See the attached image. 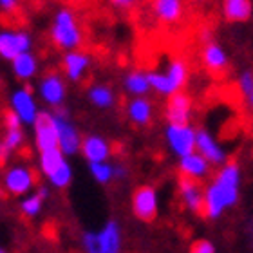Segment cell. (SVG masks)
Segmentation results:
<instances>
[{"instance_id": "6da1fadb", "label": "cell", "mask_w": 253, "mask_h": 253, "mask_svg": "<svg viewBox=\"0 0 253 253\" xmlns=\"http://www.w3.org/2000/svg\"><path fill=\"white\" fill-rule=\"evenodd\" d=\"M239 188H241V167L235 161L221 165L213 181L205 188V211L206 219L219 217L232 206L237 205Z\"/></svg>"}, {"instance_id": "7a4b0ae2", "label": "cell", "mask_w": 253, "mask_h": 253, "mask_svg": "<svg viewBox=\"0 0 253 253\" xmlns=\"http://www.w3.org/2000/svg\"><path fill=\"white\" fill-rule=\"evenodd\" d=\"M49 37H51V42L62 51H73V49L82 47L84 33L73 9L62 7L56 11L51 29H49Z\"/></svg>"}, {"instance_id": "3957f363", "label": "cell", "mask_w": 253, "mask_h": 253, "mask_svg": "<svg viewBox=\"0 0 253 253\" xmlns=\"http://www.w3.org/2000/svg\"><path fill=\"white\" fill-rule=\"evenodd\" d=\"M82 246L89 253L122 252V230L116 221H109L100 232H87L82 237Z\"/></svg>"}, {"instance_id": "277c9868", "label": "cell", "mask_w": 253, "mask_h": 253, "mask_svg": "<svg viewBox=\"0 0 253 253\" xmlns=\"http://www.w3.org/2000/svg\"><path fill=\"white\" fill-rule=\"evenodd\" d=\"M165 139L174 156L183 158L194 152L197 145V130L190 123H169L165 128Z\"/></svg>"}, {"instance_id": "5b68a950", "label": "cell", "mask_w": 253, "mask_h": 253, "mask_svg": "<svg viewBox=\"0 0 253 253\" xmlns=\"http://www.w3.org/2000/svg\"><path fill=\"white\" fill-rule=\"evenodd\" d=\"M130 206H132V213H134L136 219H139L143 222H152L158 217V208H159L156 188L150 185L137 186L132 192Z\"/></svg>"}, {"instance_id": "8992f818", "label": "cell", "mask_w": 253, "mask_h": 253, "mask_svg": "<svg viewBox=\"0 0 253 253\" xmlns=\"http://www.w3.org/2000/svg\"><path fill=\"white\" fill-rule=\"evenodd\" d=\"M33 38L29 33L22 31V29H2L0 31V56L5 62H13V60L22 53L31 51Z\"/></svg>"}, {"instance_id": "52a82bcc", "label": "cell", "mask_w": 253, "mask_h": 253, "mask_svg": "<svg viewBox=\"0 0 253 253\" xmlns=\"http://www.w3.org/2000/svg\"><path fill=\"white\" fill-rule=\"evenodd\" d=\"M54 114V122H56V130H58V145L65 156H74L76 152L82 150V141L84 137L80 136L78 128L73 125L69 120L65 111H56Z\"/></svg>"}, {"instance_id": "ba28073f", "label": "cell", "mask_w": 253, "mask_h": 253, "mask_svg": "<svg viewBox=\"0 0 253 253\" xmlns=\"http://www.w3.org/2000/svg\"><path fill=\"white\" fill-rule=\"evenodd\" d=\"M177 192H179L181 203L185 208L195 215H203L205 211V188L201 185V179L181 175L177 181Z\"/></svg>"}, {"instance_id": "9c48e42d", "label": "cell", "mask_w": 253, "mask_h": 253, "mask_svg": "<svg viewBox=\"0 0 253 253\" xmlns=\"http://www.w3.org/2000/svg\"><path fill=\"white\" fill-rule=\"evenodd\" d=\"M4 190L9 195H26L35 186V174L26 165H15L5 170L4 179H2Z\"/></svg>"}, {"instance_id": "30bf717a", "label": "cell", "mask_w": 253, "mask_h": 253, "mask_svg": "<svg viewBox=\"0 0 253 253\" xmlns=\"http://www.w3.org/2000/svg\"><path fill=\"white\" fill-rule=\"evenodd\" d=\"M33 128H35V145H37L38 152L60 147L58 130H56V122H54L53 112H40L37 122L33 123Z\"/></svg>"}, {"instance_id": "8fae6325", "label": "cell", "mask_w": 253, "mask_h": 253, "mask_svg": "<svg viewBox=\"0 0 253 253\" xmlns=\"http://www.w3.org/2000/svg\"><path fill=\"white\" fill-rule=\"evenodd\" d=\"M9 107L22 118L26 125H33L40 116V109L37 105L35 94L29 87H20L9 96Z\"/></svg>"}, {"instance_id": "7c38bea8", "label": "cell", "mask_w": 253, "mask_h": 253, "mask_svg": "<svg viewBox=\"0 0 253 253\" xmlns=\"http://www.w3.org/2000/svg\"><path fill=\"white\" fill-rule=\"evenodd\" d=\"M38 94H40V98H42V101L45 105L58 109L63 103V100H65V94H67L65 82L56 73L45 74L38 82Z\"/></svg>"}, {"instance_id": "4fadbf2b", "label": "cell", "mask_w": 253, "mask_h": 253, "mask_svg": "<svg viewBox=\"0 0 253 253\" xmlns=\"http://www.w3.org/2000/svg\"><path fill=\"white\" fill-rule=\"evenodd\" d=\"M192 96L181 89L174 94L169 96L167 100V109H165V116L169 123H188L192 116Z\"/></svg>"}, {"instance_id": "5bb4252c", "label": "cell", "mask_w": 253, "mask_h": 253, "mask_svg": "<svg viewBox=\"0 0 253 253\" xmlns=\"http://www.w3.org/2000/svg\"><path fill=\"white\" fill-rule=\"evenodd\" d=\"M152 13L159 24L175 26L185 15V4L183 0H152Z\"/></svg>"}, {"instance_id": "9a60e30c", "label": "cell", "mask_w": 253, "mask_h": 253, "mask_svg": "<svg viewBox=\"0 0 253 253\" xmlns=\"http://www.w3.org/2000/svg\"><path fill=\"white\" fill-rule=\"evenodd\" d=\"M63 73L71 82H78L84 78V74L89 71L90 67V56L80 49H73V51H65L62 60Z\"/></svg>"}, {"instance_id": "2e32d148", "label": "cell", "mask_w": 253, "mask_h": 253, "mask_svg": "<svg viewBox=\"0 0 253 253\" xmlns=\"http://www.w3.org/2000/svg\"><path fill=\"white\" fill-rule=\"evenodd\" d=\"M80 152H82V156H84L89 163L109 161L112 156V147L105 137L90 134V136L84 137V141H82V150H80Z\"/></svg>"}, {"instance_id": "e0dca14e", "label": "cell", "mask_w": 253, "mask_h": 253, "mask_svg": "<svg viewBox=\"0 0 253 253\" xmlns=\"http://www.w3.org/2000/svg\"><path fill=\"white\" fill-rule=\"evenodd\" d=\"M195 150L203 154L211 165H219L221 167V165L226 163V152H224V148L205 128L197 130V145H195Z\"/></svg>"}, {"instance_id": "ac0fdd59", "label": "cell", "mask_w": 253, "mask_h": 253, "mask_svg": "<svg viewBox=\"0 0 253 253\" xmlns=\"http://www.w3.org/2000/svg\"><path fill=\"white\" fill-rule=\"evenodd\" d=\"M201 62L205 65L206 71H210L211 74H222L226 73L228 69V54L226 51L215 42L205 43V47L201 51Z\"/></svg>"}, {"instance_id": "d6986e66", "label": "cell", "mask_w": 253, "mask_h": 253, "mask_svg": "<svg viewBox=\"0 0 253 253\" xmlns=\"http://www.w3.org/2000/svg\"><path fill=\"white\" fill-rule=\"evenodd\" d=\"M210 165L211 163L203 154L194 150V152L179 158V172L181 175H186V177L203 179V177H206V175L210 174Z\"/></svg>"}, {"instance_id": "ffe728a7", "label": "cell", "mask_w": 253, "mask_h": 253, "mask_svg": "<svg viewBox=\"0 0 253 253\" xmlns=\"http://www.w3.org/2000/svg\"><path fill=\"white\" fill-rule=\"evenodd\" d=\"M152 103L145 98V96H134L128 103H126V118L132 125L136 126H147L152 122Z\"/></svg>"}, {"instance_id": "44dd1931", "label": "cell", "mask_w": 253, "mask_h": 253, "mask_svg": "<svg viewBox=\"0 0 253 253\" xmlns=\"http://www.w3.org/2000/svg\"><path fill=\"white\" fill-rule=\"evenodd\" d=\"M253 13L252 0H222V15L228 22L241 24L250 20Z\"/></svg>"}, {"instance_id": "7402d4cb", "label": "cell", "mask_w": 253, "mask_h": 253, "mask_svg": "<svg viewBox=\"0 0 253 253\" xmlns=\"http://www.w3.org/2000/svg\"><path fill=\"white\" fill-rule=\"evenodd\" d=\"M11 69H13V74H15L16 78L27 82V80H31L37 76L38 60L31 51H27V53L18 54V56L11 62Z\"/></svg>"}, {"instance_id": "603a6c76", "label": "cell", "mask_w": 253, "mask_h": 253, "mask_svg": "<svg viewBox=\"0 0 253 253\" xmlns=\"http://www.w3.org/2000/svg\"><path fill=\"white\" fill-rule=\"evenodd\" d=\"M65 161H67V159H65V154L62 152L60 147L47 148V150L38 152V169H40V172H42L45 177L53 175Z\"/></svg>"}, {"instance_id": "cb8c5ba5", "label": "cell", "mask_w": 253, "mask_h": 253, "mask_svg": "<svg viewBox=\"0 0 253 253\" xmlns=\"http://www.w3.org/2000/svg\"><path fill=\"white\" fill-rule=\"evenodd\" d=\"M49 197V190L45 186H40V188L35 192V194L26 195L24 199L20 201V211L24 217H29V219H35L37 215H40V211L43 208V203Z\"/></svg>"}, {"instance_id": "d4e9b609", "label": "cell", "mask_w": 253, "mask_h": 253, "mask_svg": "<svg viewBox=\"0 0 253 253\" xmlns=\"http://www.w3.org/2000/svg\"><path fill=\"white\" fill-rule=\"evenodd\" d=\"M123 85H125L126 92L132 96H145L148 90L152 89L150 87V80H148V73H143V71H130V73H126Z\"/></svg>"}, {"instance_id": "484cf974", "label": "cell", "mask_w": 253, "mask_h": 253, "mask_svg": "<svg viewBox=\"0 0 253 253\" xmlns=\"http://www.w3.org/2000/svg\"><path fill=\"white\" fill-rule=\"evenodd\" d=\"M165 73L169 74V78H170V82H172V87H174L175 92L183 89L186 85V82H188V65H186V62L183 58L172 60Z\"/></svg>"}, {"instance_id": "4316f807", "label": "cell", "mask_w": 253, "mask_h": 253, "mask_svg": "<svg viewBox=\"0 0 253 253\" xmlns=\"http://www.w3.org/2000/svg\"><path fill=\"white\" fill-rule=\"evenodd\" d=\"M22 141H24V132H22V128L5 130L4 137H2V143H0V159H2V163L7 161L11 152H15L16 148H20Z\"/></svg>"}, {"instance_id": "83f0119b", "label": "cell", "mask_w": 253, "mask_h": 253, "mask_svg": "<svg viewBox=\"0 0 253 253\" xmlns=\"http://www.w3.org/2000/svg\"><path fill=\"white\" fill-rule=\"evenodd\" d=\"M114 92L107 85H94L89 89V101L98 109H111L114 105Z\"/></svg>"}, {"instance_id": "f1b7e54d", "label": "cell", "mask_w": 253, "mask_h": 253, "mask_svg": "<svg viewBox=\"0 0 253 253\" xmlns=\"http://www.w3.org/2000/svg\"><path fill=\"white\" fill-rule=\"evenodd\" d=\"M89 172L92 175V179L100 185H107L112 179H116V165H111L109 161L89 163Z\"/></svg>"}, {"instance_id": "f546056e", "label": "cell", "mask_w": 253, "mask_h": 253, "mask_svg": "<svg viewBox=\"0 0 253 253\" xmlns=\"http://www.w3.org/2000/svg\"><path fill=\"white\" fill-rule=\"evenodd\" d=\"M148 80H150V87H152L154 92H158L159 96H167L174 94L175 90L172 87V82H170L169 74L165 71H150L148 73Z\"/></svg>"}, {"instance_id": "4dcf8cb0", "label": "cell", "mask_w": 253, "mask_h": 253, "mask_svg": "<svg viewBox=\"0 0 253 253\" xmlns=\"http://www.w3.org/2000/svg\"><path fill=\"white\" fill-rule=\"evenodd\" d=\"M47 179L54 188H67L71 185V181H73V169H71V165L65 161L53 175H49Z\"/></svg>"}, {"instance_id": "1f68e13d", "label": "cell", "mask_w": 253, "mask_h": 253, "mask_svg": "<svg viewBox=\"0 0 253 253\" xmlns=\"http://www.w3.org/2000/svg\"><path fill=\"white\" fill-rule=\"evenodd\" d=\"M190 253H215V244L208 239H195L190 244Z\"/></svg>"}, {"instance_id": "d6a6232c", "label": "cell", "mask_w": 253, "mask_h": 253, "mask_svg": "<svg viewBox=\"0 0 253 253\" xmlns=\"http://www.w3.org/2000/svg\"><path fill=\"white\" fill-rule=\"evenodd\" d=\"M22 118L16 114L13 109H7V111L4 112V128L5 130H11V128H22Z\"/></svg>"}, {"instance_id": "836d02e7", "label": "cell", "mask_w": 253, "mask_h": 253, "mask_svg": "<svg viewBox=\"0 0 253 253\" xmlns=\"http://www.w3.org/2000/svg\"><path fill=\"white\" fill-rule=\"evenodd\" d=\"M237 87H239V90H241V94L248 96L253 90V73L246 71V73L241 74V76H239V82H237Z\"/></svg>"}, {"instance_id": "e575fe53", "label": "cell", "mask_w": 253, "mask_h": 253, "mask_svg": "<svg viewBox=\"0 0 253 253\" xmlns=\"http://www.w3.org/2000/svg\"><path fill=\"white\" fill-rule=\"evenodd\" d=\"M137 2H139V0H109V4H111L114 9H120V11L132 9Z\"/></svg>"}, {"instance_id": "d590c367", "label": "cell", "mask_w": 253, "mask_h": 253, "mask_svg": "<svg viewBox=\"0 0 253 253\" xmlns=\"http://www.w3.org/2000/svg\"><path fill=\"white\" fill-rule=\"evenodd\" d=\"M0 9L5 15H13L18 11V0H0Z\"/></svg>"}, {"instance_id": "8d00e7d4", "label": "cell", "mask_w": 253, "mask_h": 253, "mask_svg": "<svg viewBox=\"0 0 253 253\" xmlns=\"http://www.w3.org/2000/svg\"><path fill=\"white\" fill-rule=\"evenodd\" d=\"M126 174H128V170H126V167H120V165H116V179H123V177H126Z\"/></svg>"}, {"instance_id": "74e56055", "label": "cell", "mask_w": 253, "mask_h": 253, "mask_svg": "<svg viewBox=\"0 0 253 253\" xmlns=\"http://www.w3.org/2000/svg\"><path fill=\"white\" fill-rule=\"evenodd\" d=\"M244 98H246V101H248L250 109H252V111H253V90H252V92H250L248 96H244Z\"/></svg>"}]
</instances>
